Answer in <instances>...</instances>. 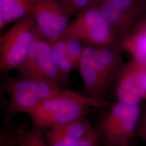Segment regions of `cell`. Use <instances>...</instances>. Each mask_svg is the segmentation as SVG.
<instances>
[{
	"mask_svg": "<svg viewBox=\"0 0 146 146\" xmlns=\"http://www.w3.org/2000/svg\"><path fill=\"white\" fill-rule=\"evenodd\" d=\"M143 99L146 100V94H145V96H144V98H143Z\"/></svg>",
	"mask_w": 146,
	"mask_h": 146,
	"instance_id": "24",
	"label": "cell"
},
{
	"mask_svg": "<svg viewBox=\"0 0 146 146\" xmlns=\"http://www.w3.org/2000/svg\"><path fill=\"white\" fill-rule=\"evenodd\" d=\"M77 69L84 84V94L91 97L104 98V95L110 84L104 77L97 46L84 44Z\"/></svg>",
	"mask_w": 146,
	"mask_h": 146,
	"instance_id": "10",
	"label": "cell"
},
{
	"mask_svg": "<svg viewBox=\"0 0 146 146\" xmlns=\"http://www.w3.org/2000/svg\"><path fill=\"white\" fill-rule=\"evenodd\" d=\"M100 139L96 129L90 135L78 142L75 146H99Z\"/></svg>",
	"mask_w": 146,
	"mask_h": 146,
	"instance_id": "19",
	"label": "cell"
},
{
	"mask_svg": "<svg viewBox=\"0 0 146 146\" xmlns=\"http://www.w3.org/2000/svg\"><path fill=\"white\" fill-rule=\"evenodd\" d=\"M115 95L118 101L140 104L146 93V66L132 59L116 76Z\"/></svg>",
	"mask_w": 146,
	"mask_h": 146,
	"instance_id": "9",
	"label": "cell"
},
{
	"mask_svg": "<svg viewBox=\"0 0 146 146\" xmlns=\"http://www.w3.org/2000/svg\"><path fill=\"white\" fill-rule=\"evenodd\" d=\"M140 21L142 24V25L145 27V28L146 29V15L143 16L142 18L140 19Z\"/></svg>",
	"mask_w": 146,
	"mask_h": 146,
	"instance_id": "23",
	"label": "cell"
},
{
	"mask_svg": "<svg viewBox=\"0 0 146 146\" xmlns=\"http://www.w3.org/2000/svg\"></svg>",
	"mask_w": 146,
	"mask_h": 146,
	"instance_id": "25",
	"label": "cell"
},
{
	"mask_svg": "<svg viewBox=\"0 0 146 146\" xmlns=\"http://www.w3.org/2000/svg\"><path fill=\"white\" fill-rule=\"evenodd\" d=\"M121 48L146 66V29L140 20L122 40Z\"/></svg>",
	"mask_w": 146,
	"mask_h": 146,
	"instance_id": "12",
	"label": "cell"
},
{
	"mask_svg": "<svg viewBox=\"0 0 146 146\" xmlns=\"http://www.w3.org/2000/svg\"><path fill=\"white\" fill-rule=\"evenodd\" d=\"M47 128L34 126L28 131L15 129L16 146H50L46 139Z\"/></svg>",
	"mask_w": 146,
	"mask_h": 146,
	"instance_id": "16",
	"label": "cell"
},
{
	"mask_svg": "<svg viewBox=\"0 0 146 146\" xmlns=\"http://www.w3.org/2000/svg\"><path fill=\"white\" fill-rule=\"evenodd\" d=\"M17 70L21 78L45 80L60 86L67 82L52 61L50 42L42 35L33 43L26 58Z\"/></svg>",
	"mask_w": 146,
	"mask_h": 146,
	"instance_id": "7",
	"label": "cell"
},
{
	"mask_svg": "<svg viewBox=\"0 0 146 146\" xmlns=\"http://www.w3.org/2000/svg\"><path fill=\"white\" fill-rule=\"evenodd\" d=\"M40 35L32 14L15 22L1 37V71L17 70L26 58L33 43Z\"/></svg>",
	"mask_w": 146,
	"mask_h": 146,
	"instance_id": "4",
	"label": "cell"
},
{
	"mask_svg": "<svg viewBox=\"0 0 146 146\" xmlns=\"http://www.w3.org/2000/svg\"><path fill=\"white\" fill-rule=\"evenodd\" d=\"M136 133L143 141L146 142V127L143 128L137 129Z\"/></svg>",
	"mask_w": 146,
	"mask_h": 146,
	"instance_id": "22",
	"label": "cell"
},
{
	"mask_svg": "<svg viewBox=\"0 0 146 146\" xmlns=\"http://www.w3.org/2000/svg\"><path fill=\"white\" fill-rule=\"evenodd\" d=\"M61 37L64 40L66 48L70 58L74 63L76 69H78L84 52V44L73 37Z\"/></svg>",
	"mask_w": 146,
	"mask_h": 146,
	"instance_id": "17",
	"label": "cell"
},
{
	"mask_svg": "<svg viewBox=\"0 0 146 146\" xmlns=\"http://www.w3.org/2000/svg\"><path fill=\"white\" fill-rule=\"evenodd\" d=\"M65 5L73 15H77L94 5L97 0H58Z\"/></svg>",
	"mask_w": 146,
	"mask_h": 146,
	"instance_id": "18",
	"label": "cell"
},
{
	"mask_svg": "<svg viewBox=\"0 0 146 146\" xmlns=\"http://www.w3.org/2000/svg\"><path fill=\"white\" fill-rule=\"evenodd\" d=\"M110 101L62 89L51 98L29 111L34 125L49 128L85 116L89 108L106 107Z\"/></svg>",
	"mask_w": 146,
	"mask_h": 146,
	"instance_id": "1",
	"label": "cell"
},
{
	"mask_svg": "<svg viewBox=\"0 0 146 146\" xmlns=\"http://www.w3.org/2000/svg\"><path fill=\"white\" fill-rule=\"evenodd\" d=\"M62 36L73 37L84 44L95 46H121L110 25L95 5L76 15L68 25Z\"/></svg>",
	"mask_w": 146,
	"mask_h": 146,
	"instance_id": "5",
	"label": "cell"
},
{
	"mask_svg": "<svg viewBox=\"0 0 146 146\" xmlns=\"http://www.w3.org/2000/svg\"><path fill=\"white\" fill-rule=\"evenodd\" d=\"M97 47L104 77L110 84L125 64L120 52L121 46L114 44Z\"/></svg>",
	"mask_w": 146,
	"mask_h": 146,
	"instance_id": "14",
	"label": "cell"
},
{
	"mask_svg": "<svg viewBox=\"0 0 146 146\" xmlns=\"http://www.w3.org/2000/svg\"><path fill=\"white\" fill-rule=\"evenodd\" d=\"M95 5L120 44L136 23L146 15V0H97Z\"/></svg>",
	"mask_w": 146,
	"mask_h": 146,
	"instance_id": "6",
	"label": "cell"
},
{
	"mask_svg": "<svg viewBox=\"0 0 146 146\" xmlns=\"http://www.w3.org/2000/svg\"><path fill=\"white\" fill-rule=\"evenodd\" d=\"M50 43L54 63L63 78L68 81L70 73L76 68L68 54L64 40L61 37L57 40Z\"/></svg>",
	"mask_w": 146,
	"mask_h": 146,
	"instance_id": "15",
	"label": "cell"
},
{
	"mask_svg": "<svg viewBox=\"0 0 146 146\" xmlns=\"http://www.w3.org/2000/svg\"><path fill=\"white\" fill-rule=\"evenodd\" d=\"M95 130L86 116H83L67 123L49 128L45 136L50 146H75Z\"/></svg>",
	"mask_w": 146,
	"mask_h": 146,
	"instance_id": "11",
	"label": "cell"
},
{
	"mask_svg": "<svg viewBox=\"0 0 146 146\" xmlns=\"http://www.w3.org/2000/svg\"><path fill=\"white\" fill-rule=\"evenodd\" d=\"M37 0H0V29L32 14Z\"/></svg>",
	"mask_w": 146,
	"mask_h": 146,
	"instance_id": "13",
	"label": "cell"
},
{
	"mask_svg": "<svg viewBox=\"0 0 146 146\" xmlns=\"http://www.w3.org/2000/svg\"><path fill=\"white\" fill-rule=\"evenodd\" d=\"M146 127V111L143 113V114L140 116V120L139 122V124L137 125L138 128H143Z\"/></svg>",
	"mask_w": 146,
	"mask_h": 146,
	"instance_id": "21",
	"label": "cell"
},
{
	"mask_svg": "<svg viewBox=\"0 0 146 146\" xmlns=\"http://www.w3.org/2000/svg\"><path fill=\"white\" fill-rule=\"evenodd\" d=\"M0 142V146H16L15 137L13 133L1 131Z\"/></svg>",
	"mask_w": 146,
	"mask_h": 146,
	"instance_id": "20",
	"label": "cell"
},
{
	"mask_svg": "<svg viewBox=\"0 0 146 146\" xmlns=\"http://www.w3.org/2000/svg\"><path fill=\"white\" fill-rule=\"evenodd\" d=\"M101 115L96 130L101 146H128L136 133L141 115L140 104L118 101Z\"/></svg>",
	"mask_w": 146,
	"mask_h": 146,
	"instance_id": "2",
	"label": "cell"
},
{
	"mask_svg": "<svg viewBox=\"0 0 146 146\" xmlns=\"http://www.w3.org/2000/svg\"><path fill=\"white\" fill-rule=\"evenodd\" d=\"M32 15L41 35L52 43L62 36L73 14L58 0H37Z\"/></svg>",
	"mask_w": 146,
	"mask_h": 146,
	"instance_id": "8",
	"label": "cell"
},
{
	"mask_svg": "<svg viewBox=\"0 0 146 146\" xmlns=\"http://www.w3.org/2000/svg\"><path fill=\"white\" fill-rule=\"evenodd\" d=\"M4 87L9 99L5 123L19 113L27 114L62 89L61 86L52 82L21 78L6 79Z\"/></svg>",
	"mask_w": 146,
	"mask_h": 146,
	"instance_id": "3",
	"label": "cell"
}]
</instances>
